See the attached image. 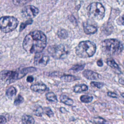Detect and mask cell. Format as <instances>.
Instances as JSON below:
<instances>
[{
    "label": "cell",
    "instance_id": "28",
    "mask_svg": "<svg viewBox=\"0 0 124 124\" xmlns=\"http://www.w3.org/2000/svg\"><path fill=\"white\" fill-rule=\"evenodd\" d=\"M32 20L31 19H29L27 20L25 22L21 23L20 27V31H21L22 30H23L28 25H30L32 23Z\"/></svg>",
    "mask_w": 124,
    "mask_h": 124
},
{
    "label": "cell",
    "instance_id": "21",
    "mask_svg": "<svg viewBox=\"0 0 124 124\" xmlns=\"http://www.w3.org/2000/svg\"><path fill=\"white\" fill-rule=\"evenodd\" d=\"M10 73V71L9 70H3L0 72V79L4 80L5 79H8Z\"/></svg>",
    "mask_w": 124,
    "mask_h": 124
},
{
    "label": "cell",
    "instance_id": "25",
    "mask_svg": "<svg viewBox=\"0 0 124 124\" xmlns=\"http://www.w3.org/2000/svg\"><path fill=\"white\" fill-rule=\"evenodd\" d=\"M43 112L48 116V117H52L54 115V113L49 107H45L43 109Z\"/></svg>",
    "mask_w": 124,
    "mask_h": 124
},
{
    "label": "cell",
    "instance_id": "30",
    "mask_svg": "<svg viewBox=\"0 0 124 124\" xmlns=\"http://www.w3.org/2000/svg\"><path fill=\"white\" fill-rule=\"evenodd\" d=\"M107 95H108V96L110 97H112V98H117L118 96V95L116 93H113V92H108Z\"/></svg>",
    "mask_w": 124,
    "mask_h": 124
},
{
    "label": "cell",
    "instance_id": "24",
    "mask_svg": "<svg viewBox=\"0 0 124 124\" xmlns=\"http://www.w3.org/2000/svg\"><path fill=\"white\" fill-rule=\"evenodd\" d=\"M107 62L108 65V66H109L110 67H111V68H112L113 69H119L118 65L115 62L113 59L108 60Z\"/></svg>",
    "mask_w": 124,
    "mask_h": 124
},
{
    "label": "cell",
    "instance_id": "18",
    "mask_svg": "<svg viewBox=\"0 0 124 124\" xmlns=\"http://www.w3.org/2000/svg\"><path fill=\"white\" fill-rule=\"evenodd\" d=\"M57 35L58 37L62 39H66L68 37L67 31L63 29L59 30L57 32Z\"/></svg>",
    "mask_w": 124,
    "mask_h": 124
},
{
    "label": "cell",
    "instance_id": "6",
    "mask_svg": "<svg viewBox=\"0 0 124 124\" xmlns=\"http://www.w3.org/2000/svg\"><path fill=\"white\" fill-rule=\"evenodd\" d=\"M47 51L50 56L56 59H63L69 53L68 48L62 45L49 46Z\"/></svg>",
    "mask_w": 124,
    "mask_h": 124
},
{
    "label": "cell",
    "instance_id": "8",
    "mask_svg": "<svg viewBox=\"0 0 124 124\" xmlns=\"http://www.w3.org/2000/svg\"><path fill=\"white\" fill-rule=\"evenodd\" d=\"M39 12L38 9L35 6L33 5H28L23 8L21 14L24 17L31 19L35 17L38 14Z\"/></svg>",
    "mask_w": 124,
    "mask_h": 124
},
{
    "label": "cell",
    "instance_id": "36",
    "mask_svg": "<svg viewBox=\"0 0 124 124\" xmlns=\"http://www.w3.org/2000/svg\"><path fill=\"white\" fill-rule=\"evenodd\" d=\"M86 122H87V124H94L92 122H91V121H90L89 120V121H87Z\"/></svg>",
    "mask_w": 124,
    "mask_h": 124
},
{
    "label": "cell",
    "instance_id": "9",
    "mask_svg": "<svg viewBox=\"0 0 124 124\" xmlns=\"http://www.w3.org/2000/svg\"><path fill=\"white\" fill-rule=\"evenodd\" d=\"M83 76L89 80H97L101 78V76L94 71L90 70H85L82 72Z\"/></svg>",
    "mask_w": 124,
    "mask_h": 124
},
{
    "label": "cell",
    "instance_id": "26",
    "mask_svg": "<svg viewBox=\"0 0 124 124\" xmlns=\"http://www.w3.org/2000/svg\"><path fill=\"white\" fill-rule=\"evenodd\" d=\"M24 101V98L20 94H19L17 96V97L15 100L14 102V104L15 106H18L20 104H22Z\"/></svg>",
    "mask_w": 124,
    "mask_h": 124
},
{
    "label": "cell",
    "instance_id": "4",
    "mask_svg": "<svg viewBox=\"0 0 124 124\" xmlns=\"http://www.w3.org/2000/svg\"><path fill=\"white\" fill-rule=\"evenodd\" d=\"M89 16L95 20H100L105 16V10L102 4L99 2L91 3L87 7Z\"/></svg>",
    "mask_w": 124,
    "mask_h": 124
},
{
    "label": "cell",
    "instance_id": "16",
    "mask_svg": "<svg viewBox=\"0 0 124 124\" xmlns=\"http://www.w3.org/2000/svg\"><path fill=\"white\" fill-rule=\"evenodd\" d=\"M16 93V89L13 87H10L6 91V94L9 98H12L13 96H15Z\"/></svg>",
    "mask_w": 124,
    "mask_h": 124
},
{
    "label": "cell",
    "instance_id": "31",
    "mask_svg": "<svg viewBox=\"0 0 124 124\" xmlns=\"http://www.w3.org/2000/svg\"><path fill=\"white\" fill-rule=\"evenodd\" d=\"M7 121L5 117L0 115V124H5Z\"/></svg>",
    "mask_w": 124,
    "mask_h": 124
},
{
    "label": "cell",
    "instance_id": "33",
    "mask_svg": "<svg viewBox=\"0 0 124 124\" xmlns=\"http://www.w3.org/2000/svg\"><path fill=\"white\" fill-rule=\"evenodd\" d=\"M60 111L62 113H66V112H67V110L63 107H61L60 108Z\"/></svg>",
    "mask_w": 124,
    "mask_h": 124
},
{
    "label": "cell",
    "instance_id": "19",
    "mask_svg": "<svg viewBox=\"0 0 124 124\" xmlns=\"http://www.w3.org/2000/svg\"><path fill=\"white\" fill-rule=\"evenodd\" d=\"M80 101L85 103H88L91 102L93 99V97L88 95H82L80 97Z\"/></svg>",
    "mask_w": 124,
    "mask_h": 124
},
{
    "label": "cell",
    "instance_id": "12",
    "mask_svg": "<svg viewBox=\"0 0 124 124\" xmlns=\"http://www.w3.org/2000/svg\"><path fill=\"white\" fill-rule=\"evenodd\" d=\"M60 99L61 102L68 106H72L74 104V101L72 99L69 98L67 95L63 94H62L60 95Z\"/></svg>",
    "mask_w": 124,
    "mask_h": 124
},
{
    "label": "cell",
    "instance_id": "7",
    "mask_svg": "<svg viewBox=\"0 0 124 124\" xmlns=\"http://www.w3.org/2000/svg\"><path fill=\"white\" fill-rule=\"evenodd\" d=\"M49 60L48 55L42 52L36 53L34 58V64L38 67H45Z\"/></svg>",
    "mask_w": 124,
    "mask_h": 124
},
{
    "label": "cell",
    "instance_id": "35",
    "mask_svg": "<svg viewBox=\"0 0 124 124\" xmlns=\"http://www.w3.org/2000/svg\"><path fill=\"white\" fill-rule=\"evenodd\" d=\"M119 83L122 85H124V80L123 78H120L119 80Z\"/></svg>",
    "mask_w": 124,
    "mask_h": 124
},
{
    "label": "cell",
    "instance_id": "32",
    "mask_svg": "<svg viewBox=\"0 0 124 124\" xmlns=\"http://www.w3.org/2000/svg\"><path fill=\"white\" fill-rule=\"evenodd\" d=\"M26 80L27 82H33V81L34 80V78H33L32 76H28L27 78V79H26Z\"/></svg>",
    "mask_w": 124,
    "mask_h": 124
},
{
    "label": "cell",
    "instance_id": "27",
    "mask_svg": "<svg viewBox=\"0 0 124 124\" xmlns=\"http://www.w3.org/2000/svg\"><path fill=\"white\" fill-rule=\"evenodd\" d=\"M85 65H74L71 68V70H73L74 72H78L79 71L82 70L84 67Z\"/></svg>",
    "mask_w": 124,
    "mask_h": 124
},
{
    "label": "cell",
    "instance_id": "17",
    "mask_svg": "<svg viewBox=\"0 0 124 124\" xmlns=\"http://www.w3.org/2000/svg\"><path fill=\"white\" fill-rule=\"evenodd\" d=\"M46 99L49 101L57 102L58 101V99L56 95L53 92H48L46 93Z\"/></svg>",
    "mask_w": 124,
    "mask_h": 124
},
{
    "label": "cell",
    "instance_id": "1",
    "mask_svg": "<svg viewBox=\"0 0 124 124\" xmlns=\"http://www.w3.org/2000/svg\"><path fill=\"white\" fill-rule=\"evenodd\" d=\"M46 45V37L40 31L31 32L25 37L22 46L24 49L30 53L41 52Z\"/></svg>",
    "mask_w": 124,
    "mask_h": 124
},
{
    "label": "cell",
    "instance_id": "15",
    "mask_svg": "<svg viewBox=\"0 0 124 124\" xmlns=\"http://www.w3.org/2000/svg\"><path fill=\"white\" fill-rule=\"evenodd\" d=\"M61 79L64 82H72L78 80V78L73 75H63L61 77Z\"/></svg>",
    "mask_w": 124,
    "mask_h": 124
},
{
    "label": "cell",
    "instance_id": "22",
    "mask_svg": "<svg viewBox=\"0 0 124 124\" xmlns=\"http://www.w3.org/2000/svg\"><path fill=\"white\" fill-rule=\"evenodd\" d=\"M43 113V108L40 106H38L33 110V114L38 117H41Z\"/></svg>",
    "mask_w": 124,
    "mask_h": 124
},
{
    "label": "cell",
    "instance_id": "29",
    "mask_svg": "<svg viewBox=\"0 0 124 124\" xmlns=\"http://www.w3.org/2000/svg\"><path fill=\"white\" fill-rule=\"evenodd\" d=\"M90 84H91V86L97 87V88H99V89H101L104 86V84L102 83L95 82V81L91 82L90 83Z\"/></svg>",
    "mask_w": 124,
    "mask_h": 124
},
{
    "label": "cell",
    "instance_id": "23",
    "mask_svg": "<svg viewBox=\"0 0 124 124\" xmlns=\"http://www.w3.org/2000/svg\"><path fill=\"white\" fill-rule=\"evenodd\" d=\"M93 122L95 124H106L107 121L104 118L100 117L93 118Z\"/></svg>",
    "mask_w": 124,
    "mask_h": 124
},
{
    "label": "cell",
    "instance_id": "14",
    "mask_svg": "<svg viewBox=\"0 0 124 124\" xmlns=\"http://www.w3.org/2000/svg\"><path fill=\"white\" fill-rule=\"evenodd\" d=\"M88 89V86L85 84H80V85H76L74 87L73 91L75 93H79L82 92H85L87 91Z\"/></svg>",
    "mask_w": 124,
    "mask_h": 124
},
{
    "label": "cell",
    "instance_id": "3",
    "mask_svg": "<svg viewBox=\"0 0 124 124\" xmlns=\"http://www.w3.org/2000/svg\"><path fill=\"white\" fill-rule=\"evenodd\" d=\"M96 51L95 44L90 41L80 42L76 48V53L80 58H86L93 56Z\"/></svg>",
    "mask_w": 124,
    "mask_h": 124
},
{
    "label": "cell",
    "instance_id": "5",
    "mask_svg": "<svg viewBox=\"0 0 124 124\" xmlns=\"http://www.w3.org/2000/svg\"><path fill=\"white\" fill-rule=\"evenodd\" d=\"M18 21L11 16H4L0 18V29L2 31L8 33L14 31L17 26Z\"/></svg>",
    "mask_w": 124,
    "mask_h": 124
},
{
    "label": "cell",
    "instance_id": "13",
    "mask_svg": "<svg viewBox=\"0 0 124 124\" xmlns=\"http://www.w3.org/2000/svg\"><path fill=\"white\" fill-rule=\"evenodd\" d=\"M21 121L23 124H34L35 123V121L32 116L26 114L22 116Z\"/></svg>",
    "mask_w": 124,
    "mask_h": 124
},
{
    "label": "cell",
    "instance_id": "2",
    "mask_svg": "<svg viewBox=\"0 0 124 124\" xmlns=\"http://www.w3.org/2000/svg\"><path fill=\"white\" fill-rule=\"evenodd\" d=\"M102 52L109 56L119 55L123 49V45L119 40L115 39H108L104 40L101 45Z\"/></svg>",
    "mask_w": 124,
    "mask_h": 124
},
{
    "label": "cell",
    "instance_id": "11",
    "mask_svg": "<svg viewBox=\"0 0 124 124\" xmlns=\"http://www.w3.org/2000/svg\"><path fill=\"white\" fill-rule=\"evenodd\" d=\"M83 30H84V32L86 34H94V33H95L97 31V29L95 27L93 26L86 25L83 26Z\"/></svg>",
    "mask_w": 124,
    "mask_h": 124
},
{
    "label": "cell",
    "instance_id": "10",
    "mask_svg": "<svg viewBox=\"0 0 124 124\" xmlns=\"http://www.w3.org/2000/svg\"><path fill=\"white\" fill-rule=\"evenodd\" d=\"M30 89L35 92L42 93L46 90V86L44 83H37L31 85Z\"/></svg>",
    "mask_w": 124,
    "mask_h": 124
},
{
    "label": "cell",
    "instance_id": "34",
    "mask_svg": "<svg viewBox=\"0 0 124 124\" xmlns=\"http://www.w3.org/2000/svg\"><path fill=\"white\" fill-rule=\"evenodd\" d=\"M96 63H97V65H98V66H100V67L102 66L103 65V62H102V61L101 60H99L97 61V62H96Z\"/></svg>",
    "mask_w": 124,
    "mask_h": 124
},
{
    "label": "cell",
    "instance_id": "20",
    "mask_svg": "<svg viewBox=\"0 0 124 124\" xmlns=\"http://www.w3.org/2000/svg\"><path fill=\"white\" fill-rule=\"evenodd\" d=\"M32 0H13V3L16 6H23Z\"/></svg>",
    "mask_w": 124,
    "mask_h": 124
}]
</instances>
